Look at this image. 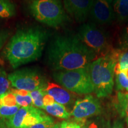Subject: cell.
Masks as SVG:
<instances>
[{
    "instance_id": "obj_1",
    "label": "cell",
    "mask_w": 128,
    "mask_h": 128,
    "mask_svg": "<svg viewBox=\"0 0 128 128\" xmlns=\"http://www.w3.org/2000/svg\"><path fill=\"white\" fill-rule=\"evenodd\" d=\"M47 55L48 65L55 71L87 68L97 59V54L76 36L55 37L48 47Z\"/></svg>"
},
{
    "instance_id": "obj_2",
    "label": "cell",
    "mask_w": 128,
    "mask_h": 128,
    "mask_svg": "<svg viewBox=\"0 0 128 128\" xmlns=\"http://www.w3.org/2000/svg\"><path fill=\"white\" fill-rule=\"evenodd\" d=\"M48 37L46 30L38 27L18 30L5 48V57L14 69L35 61L42 55Z\"/></svg>"
},
{
    "instance_id": "obj_3",
    "label": "cell",
    "mask_w": 128,
    "mask_h": 128,
    "mask_svg": "<svg viewBox=\"0 0 128 128\" xmlns=\"http://www.w3.org/2000/svg\"><path fill=\"white\" fill-rule=\"evenodd\" d=\"M116 64V62L108 54L96 59L87 68L94 92L98 98L108 97L113 92Z\"/></svg>"
},
{
    "instance_id": "obj_4",
    "label": "cell",
    "mask_w": 128,
    "mask_h": 128,
    "mask_svg": "<svg viewBox=\"0 0 128 128\" xmlns=\"http://www.w3.org/2000/svg\"><path fill=\"white\" fill-rule=\"evenodd\" d=\"M28 8L35 20L53 28H60L68 20L60 0H32Z\"/></svg>"
},
{
    "instance_id": "obj_5",
    "label": "cell",
    "mask_w": 128,
    "mask_h": 128,
    "mask_svg": "<svg viewBox=\"0 0 128 128\" xmlns=\"http://www.w3.org/2000/svg\"><path fill=\"white\" fill-rule=\"evenodd\" d=\"M52 76L56 82L71 92L87 94L94 92L93 85L87 68L55 71Z\"/></svg>"
},
{
    "instance_id": "obj_6",
    "label": "cell",
    "mask_w": 128,
    "mask_h": 128,
    "mask_svg": "<svg viewBox=\"0 0 128 128\" xmlns=\"http://www.w3.org/2000/svg\"><path fill=\"white\" fill-rule=\"evenodd\" d=\"M76 36L97 56L107 55L113 49L107 33L95 23L83 24L78 28Z\"/></svg>"
},
{
    "instance_id": "obj_7",
    "label": "cell",
    "mask_w": 128,
    "mask_h": 128,
    "mask_svg": "<svg viewBox=\"0 0 128 128\" xmlns=\"http://www.w3.org/2000/svg\"><path fill=\"white\" fill-rule=\"evenodd\" d=\"M12 87L31 92L40 88H46L48 82L36 69L24 68L17 70L8 76Z\"/></svg>"
},
{
    "instance_id": "obj_8",
    "label": "cell",
    "mask_w": 128,
    "mask_h": 128,
    "mask_svg": "<svg viewBox=\"0 0 128 128\" xmlns=\"http://www.w3.org/2000/svg\"><path fill=\"white\" fill-rule=\"evenodd\" d=\"M102 110L98 99L92 95H88L84 98L76 101L71 115L76 122L84 124L87 118L100 114Z\"/></svg>"
},
{
    "instance_id": "obj_9",
    "label": "cell",
    "mask_w": 128,
    "mask_h": 128,
    "mask_svg": "<svg viewBox=\"0 0 128 128\" xmlns=\"http://www.w3.org/2000/svg\"><path fill=\"white\" fill-rule=\"evenodd\" d=\"M108 0H93L90 14L94 23L110 24L116 18L113 8Z\"/></svg>"
},
{
    "instance_id": "obj_10",
    "label": "cell",
    "mask_w": 128,
    "mask_h": 128,
    "mask_svg": "<svg viewBox=\"0 0 128 128\" xmlns=\"http://www.w3.org/2000/svg\"><path fill=\"white\" fill-rule=\"evenodd\" d=\"M65 11L79 23L86 21L90 12L93 0H63Z\"/></svg>"
},
{
    "instance_id": "obj_11",
    "label": "cell",
    "mask_w": 128,
    "mask_h": 128,
    "mask_svg": "<svg viewBox=\"0 0 128 128\" xmlns=\"http://www.w3.org/2000/svg\"><path fill=\"white\" fill-rule=\"evenodd\" d=\"M45 92L46 94L52 96L56 103L60 104H71L74 102L72 96L70 92L55 83L48 82Z\"/></svg>"
},
{
    "instance_id": "obj_12",
    "label": "cell",
    "mask_w": 128,
    "mask_h": 128,
    "mask_svg": "<svg viewBox=\"0 0 128 128\" xmlns=\"http://www.w3.org/2000/svg\"><path fill=\"white\" fill-rule=\"evenodd\" d=\"M113 10L115 17L119 23H124L128 20V0H114Z\"/></svg>"
},
{
    "instance_id": "obj_13",
    "label": "cell",
    "mask_w": 128,
    "mask_h": 128,
    "mask_svg": "<svg viewBox=\"0 0 128 128\" xmlns=\"http://www.w3.org/2000/svg\"><path fill=\"white\" fill-rule=\"evenodd\" d=\"M43 109H44L49 114L60 119H67L71 116V114L67 111L64 105L58 103L56 102L52 105L44 106Z\"/></svg>"
},
{
    "instance_id": "obj_14",
    "label": "cell",
    "mask_w": 128,
    "mask_h": 128,
    "mask_svg": "<svg viewBox=\"0 0 128 128\" xmlns=\"http://www.w3.org/2000/svg\"><path fill=\"white\" fill-rule=\"evenodd\" d=\"M16 13V5L12 0H0V18H10Z\"/></svg>"
},
{
    "instance_id": "obj_15",
    "label": "cell",
    "mask_w": 128,
    "mask_h": 128,
    "mask_svg": "<svg viewBox=\"0 0 128 128\" xmlns=\"http://www.w3.org/2000/svg\"><path fill=\"white\" fill-rule=\"evenodd\" d=\"M128 68V49H122L119 56L118 63L114 67V74L124 72Z\"/></svg>"
},
{
    "instance_id": "obj_16",
    "label": "cell",
    "mask_w": 128,
    "mask_h": 128,
    "mask_svg": "<svg viewBox=\"0 0 128 128\" xmlns=\"http://www.w3.org/2000/svg\"><path fill=\"white\" fill-rule=\"evenodd\" d=\"M46 94L45 88H40L30 92V95L33 100V105L38 108H44V104L43 99Z\"/></svg>"
},
{
    "instance_id": "obj_17",
    "label": "cell",
    "mask_w": 128,
    "mask_h": 128,
    "mask_svg": "<svg viewBox=\"0 0 128 128\" xmlns=\"http://www.w3.org/2000/svg\"><path fill=\"white\" fill-rule=\"evenodd\" d=\"M10 84L6 71L2 67H0V96L9 92Z\"/></svg>"
},
{
    "instance_id": "obj_18",
    "label": "cell",
    "mask_w": 128,
    "mask_h": 128,
    "mask_svg": "<svg viewBox=\"0 0 128 128\" xmlns=\"http://www.w3.org/2000/svg\"><path fill=\"white\" fill-rule=\"evenodd\" d=\"M17 105L18 104L16 102L15 94L10 91L0 96V107L3 106L12 107Z\"/></svg>"
},
{
    "instance_id": "obj_19",
    "label": "cell",
    "mask_w": 128,
    "mask_h": 128,
    "mask_svg": "<svg viewBox=\"0 0 128 128\" xmlns=\"http://www.w3.org/2000/svg\"><path fill=\"white\" fill-rule=\"evenodd\" d=\"M116 75V89L117 91L128 90V78L124 72H119Z\"/></svg>"
},
{
    "instance_id": "obj_20",
    "label": "cell",
    "mask_w": 128,
    "mask_h": 128,
    "mask_svg": "<svg viewBox=\"0 0 128 128\" xmlns=\"http://www.w3.org/2000/svg\"><path fill=\"white\" fill-rule=\"evenodd\" d=\"M110 124L102 118H97L90 120L84 125V128H109Z\"/></svg>"
},
{
    "instance_id": "obj_21",
    "label": "cell",
    "mask_w": 128,
    "mask_h": 128,
    "mask_svg": "<svg viewBox=\"0 0 128 128\" xmlns=\"http://www.w3.org/2000/svg\"><path fill=\"white\" fill-rule=\"evenodd\" d=\"M20 106L18 105L15 106L8 107V106H1L0 107V116L2 118L10 119L18 112Z\"/></svg>"
},
{
    "instance_id": "obj_22",
    "label": "cell",
    "mask_w": 128,
    "mask_h": 128,
    "mask_svg": "<svg viewBox=\"0 0 128 128\" xmlns=\"http://www.w3.org/2000/svg\"><path fill=\"white\" fill-rule=\"evenodd\" d=\"M15 96L17 104L20 106V107H28L33 104V100L30 94L26 96L15 94Z\"/></svg>"
},
{
    "instance_id": "obj_23",
    "label": "cell",
    "mask_w": 128,
    "mask_h": 128,
    "mask_svg": "<svg viewBox=\"0 0 128 128\" xmlns=\"http://www.w3.org/2000/svg\"><path fill=\"white\" fill-rule=\"evenodd\" d=\"M120 48L122 49H128V26L122 31L119 38Z\"/></svg>"
},
{
    "instance_id": "obj_24",
    "label": "cell",
    "mask_w": 128,
    "mask_h": 128,
    "mask_svg": "<svg viewBox=\"0 0 128 128\" xmlns=\"http://www.w3.org/2000/svg\"><path fill=\"white\" fill-rule=\"evenodd\" d=\"M84 125L78 122L63 121L60 124L54 125V128H84Z\"/></svg>"
},
{
    "instance_id": "obj_25",
    "label": "cell",
    "mask_w": 128,
    "mask_h": 128,
    "mask_svg": "<svg viewBox=\"0 0 128 128\" xmlns=\"http://www.w3.org/2000/svg\"><path fill=\"white\" fill-rule=\"evenodd\" d=\"M54 125L55 124H54V120L50 117L46 120L38 123L28 128H52Z\"/></svg>"
},
{
    "instance_id": "obj_26",
    "label": "cell",
    "mask_w": 128,
    "mask_h": 128,
    "mask_svg": "<svg viewBox=\"0 0 128 128\" xmlns=\"http://www.w3.org/2000/svg\"><path fill=\"white\" fill-rule=\"evenodd\" d=\"M9 33L7 30H1L0 31V50L2 49L5 43L6 42L8 38Z\"/></svg>"
},
{
    "instance_id": "obj_27",
    "label": "cell",
    "mask_w": 128,
    "mask_h": 128,
    "mask_svg": "<svg viewBox=\"0 0 128 128\" xmlns=\"http://www.w3.org/2000/svg\"><path fill=\"white\" fill-rule=\"evenodd\" d=\"M43 102H44V106H46L53 104L54 103H55V101L52 96L48 94H46L44 96V99H43Z\"/></svg>"
},
{
    "instance_id": "obj_28",
    "label": "cell",
    "mask_w": 128,
    "mask_h": 128,
    "mask_svg": "<svg viewBox=\"0 0 128 128\" xmlns=\"http://www.w3.org/2000/svg\"><path fill=\"white\" fill-rule=\"evenodd\" d=\"M0 128H12L9 124V119L0 116Z\"/></svg>"
},
{
    "instance_id": "obj_29",
    "label": "cell",
    "mask_w": 128,
    "mask_h": 128,
    "mask_svg": "<svg viewBox=\"0 0 128 128\" xmlns=\"http://www.w3.org/2000/svg\"><path fill=\"white\" fill-rule=\"evenodd\" d=\"M10 92H12L14 94H17L22 96H26L30 94V92L24 90H18V89H10Z\"/></svg>"
},
{
    "instance_id": "obj_30",
    "label": "cell",
    "mask_w": 128,
    "mask_h": 128,
    "mask_svg": "<svg viewBox=\"0 0 128 128\" xmlns=\"http://www.w3.org/2000/svg\"><path fill=\"white\" fill-rule=\"evenodd\" d=\"M109 128H124L123 124L120 122L116 121L113 123V124L112 126H110Z\"/></svg>"
},
{
    "instance_id": "obj_31",
    "label": "cell",
    "mask_w": 128,
    "mask_h": 128,
    "mask_svg": "<svg viewBox=\"0 0 128 128\" xmlns=\"http://www.w3.org/2000/svg\"><path fill=\"white\" fill-rule=\"evenodd\" d=\"M124 118H125L126 123H127L128 126V100L127 103H126L125 108H124Z\"/></svg>"
},
{
    "instance_id": "obj_32",
    "label": "cell",
    "mask_w": 128,
    "mask_h": 128,
    "mask_svg": "<svg viewBox=\"0 0 128 128\" xmlns=\"http://www.w3.org/2000/svg\"><path fill=\"white\" fill-rule=\"evenodd\" d=\"M124 74H125L126 76H127V78H128V68L127 69V70H126V71H124Z\"/></svg>"
},
{
    "instance_id": "obj_33",
    "label": "cell",
    "mask_w": 128,
    "mask_h": 128,
    "mask_svg": "<svg viewBox=\"0 0 128 128\" xmlns=\"http://www.w3.org/2000/svg\"><path fill=\"white\" fill-rule=\"evenodd\" d=\"M108 1H109V2H110V3H112V2H113V1H114V0H108Z\"/></svg>"
},
{
    "instance_id": "obj_34",
    "label": "cell",
    "mask_w": 128,
    "mask_h": 128,
    "mask_svg": "<svg viewBox=\"0 0 128 128\" xmlns=\"http://www.w3.org/2000/svg\"><path fill=\"white\" fill-rule=\"evenodd\" d=\"M54 128V127H53V128Z\"/></svg>"
}]
</instances>
